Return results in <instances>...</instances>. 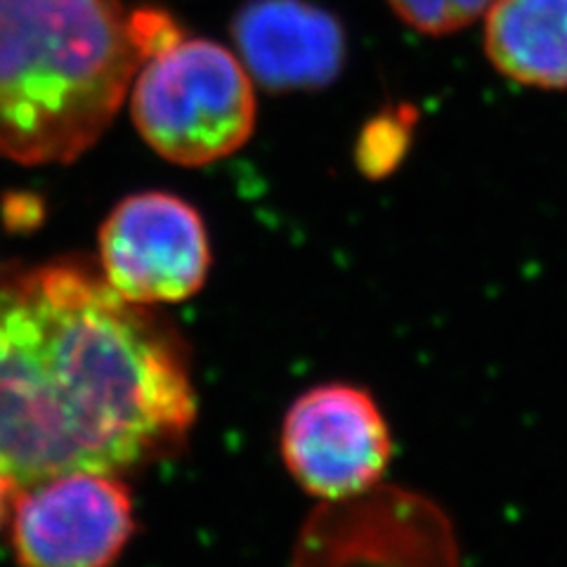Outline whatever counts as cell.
Here are the masks:
<instances>
[{
    "instance_id": "1",
    "label": "cell",
    "mask_w": 567,
    "mask_h": 567,
    "mask_svg": "<svg viewBox=\"0 0 567 567\" xmlns=\"http://www.w3.org/2000/svg\"><path fill=\"white\" fill-rule=\"evenodd\" d=\"M194 416L181 341L102 275L52 262L0 279V473L14 492L133 468Z\"/></svg>"
},
{
    "instance_id": "2",
    "label": "cell",
    "mask_w": 567,
    "mask_h": 567,
    "mask_svg": "<svg viewBox=\"0 0 567 567\" xmlns=\"http://www.w3.org/2000/svg\"><path fill=\"white\" fill-rule=\"evenodd\" d=\"M140 66L121 0H0V156L76 162L110 128Z\"/></svg>"
},
{
    "instance_id": "3",
    "label": "cell",
    "mask_w": 567,
    "mask_h": 567,
    "mask_svg": "<svg viewBox=\"0 0 567 567\" xmlns=\"http://www.w3.org/2000/svg\"><path fill=\"white\" fill-rule=\"evenodd\" d=\"M131 112L156 154L177 166H206L251 137L254 79L220 43L181 39L142 62L131 85Z\"/></svg>"
},
{
    "instance_id": "4",
    "label": "cell",
    "mask_w": 567,
    "mask_h": 567,
    "mask_svg": "<svg viewBox=\"0 0 567 567\" xmlns=\"http://www.w3.org/2000/svg\"><path fill=\"white\" fill-rule=\"evenodd\" d=\"M100 262L104 281L131 303L187 300L210 268L206 225L173 194H131L100 227Z\"/></svg>"
},
{
    "instance_id": "5",
    "label": "cell",
    "mask_w": 567,
    "mask_h": 567,
    "mask_svg": "<svg viewBox=\"0 0 567 567\" xmlns=\"http://www.w3.org/2000/svg\"><path fill=\"white\" fill-rule=\"evenodd\" d=\"M281 456L306 492L346 502L381 481L393 437L367 390L327 383L291 404L281 429Z\"/></svg>"
},
{
    "instance_id": "6",
    "label": "cell",
    "mask_w": 567,
    "mask_h": 567,
    "mask_svg": "<svg viewBox=\"0 0 567 567\" xmlns=\"http://www.w3.org/2000/svg\"><path fill=\"white\" fill-rule=\"evenodd\" d=\"M12 496L20 567H112L133 535L131 492L114 473H64Z\"/></svg>"
},
{
    "instance_id": "7",
    "label": "cell",
    "mask_w": 567,
    "mask_h": 567,
    "mask_svg": "<svg viewBox=\"0 0 567 567\" xmlns=\"http://www.w3.org/2000/svg\"><path fill=\"white\" fill-rule=\"evenodd\" d=\"M239 60L270 93L319 91L341 74L346 33L308 0H251L233 20Z\"/></svg>"
},
{
    "instance_id": "8",
    "label": "cell",
    "mask_w": 567,
    "mask_h": 567,
    "mask_svg": "<svg viewBox=\"0 0 567 567\" xmlns=\"http://www.w3.org/2000/svg\"><path fill=\"white\" fill-rule=\"evenodd\" d=\"M483 43L502 76L542 91L567 87V0H492Z\"/></svg>"
},
{
    "instance_id": "9",
    "label": "cell",
    "mask_w": 567,
    "mask_h": 567,
    "mask_svg": "<svg viewBox=\"0 0 567 567\" xmlns=\"http://www.w3.org/2000/svg\"><path fill=\"white\" fill-rule=\"evenodd\" d=\"M400 20L425 35H447L485 17L492 0H388Z\"/></svg>"
},
{
    "instance_id": "10",
    "label": "cell",
    "mask_w": 567,
    "mask_h": 567,
    "mask_svg": "<svg viewBox=\"0 0 567 567\" xmlns=\"http://www.w3.org/2000/svg\"><path fill=\"white\" fill-rule=\"evenodd\" d=\"M412 126L402 114H385L369 123L360 140V166L369 175H383L395 168L410 142Z\"/></svg>"
},
{
    "instance_id": "11",
    "label": "cell",
    "mask_w": 567,
    "mask_h": 567,
    "mask_svg": "<svg viewBox=\"0 0 567 567\" xmlns=\"http://www.w3.org/2000/svg\"><path fill=\"white\" fill-rule=\"evenodd\" d=\"M131 29H133V39L142 55V62L156 55V52L175 45L181 39H185L181 27H177L166 12L154 10V8H142L131 12Z\"/></svg>"
},
{
    "instance_id": "12",
    "label": "cell",
    "mask_w": 567,
    "mask_h": 567,
    "mask_svg": "<svg viewBox=\"0 0 567 567\" xmlns=\"http://www.w3.org/2000/svg\"><path fill=\"white\" fill-rule=\"evenodd\" d=\"M12 485L6 481V475L0 473V527H3L6 518H8V504L12 499Z\"/></svg>"
}]
</instances>
